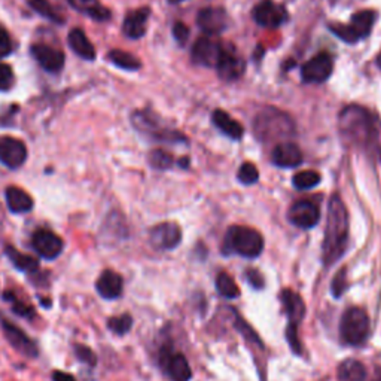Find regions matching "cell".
Instances as JSON below:
<instances>
[{"label": "cell", "mask_w": 381, "mask_h": 381, "mask_svg": "<svg viewBox=\"0 0 381 381\" xmlns=\"http://www.w3.org/2000/svg\"><path fill=\"white\" fill-rule=\"evenodd\" d=\"M161 367L170 381H189L192 377L189 363L181 353L164 350L161 353Z\"/></svg>", "instance_id": "cell-14"}, {"label": "cell", "mask_w": 381, "mask_h": 381, "mask_svg": "<svg viewBox=\"0 0 381 381\" xmlns=\"http://www.w3.org/2000/svg\"><path fill=\"white\" fill-rule=\"evenodd\" d=\"M246 279L251 283L252 288L255 289H262L264 288V277L261 276V273L256 270H247L246 271Z\"/></svg>", "instance_id": "cell-45"}, {"label": "cell", "mask_w": 381, "mask_h": 381, "mask_svg": "<svg viewBox=\"0 0 381 381\" xmlns=\"http://www.w3.org/2000/svg\"><path fill=\"white\" fill-rule=\"evenodd\" d=\"M5 252L16 270L27 273V274H33L39 270V262L36 258H33V256L21 253L16 251L15 247H11V246H8Z\"/></svg>", "instance_id": "cell-27"}, {"label": "cell", "mask_w": 381, "mask_h": 381, "mask_svg": "<svg viewBox=\"0 0 381 381\" xmlns=\"http://www.w3.org/2000/svg\"><path fill=\"white\" fill-rule=\"evenodd\" d=\"M27 159V148L12 136H0V163L8 168L21 167Z\"/></svg>", "instance_id": "cell-13"}, {"label": "cell", "mask_w": 381, "mask_h": 381, "mask_svg": "<svg viewBox=\"0 0 381 381\" xmlns=\"http://www.w3.org/2000/svg\"><path fill=\"white\" fill-rule=\"evenodd\" d=\"M330 30L338 36L341 41L347 42V43H356L359 41V36L354 30L350 27V24H341V23H331L330 24Z\"/></svg>", "instance_id": "cell-36"}, {"label": "cell", "mask_w": 381, "mask_h": 381, "mask_svg": "<svg viewBox=\"0 0 381 381\" xmlns=\"http://www.w3.org/2000/svg\"><path fill=\"white\" fill-rule=\"evenodd\" d=\"M149 240L158 251H172L182 242V229L177 224L163 222L150 229Z\"/></svg>", "instance_id": "cell-11"}, {"label": "cell", "mask_w": 381, "mask_h": 381, "mask_svg": "<svg viewBox=\"0 0 381 381\" xmlns=\"http://www.w3.org/2000/svg\"><path fill=\"white\" fill-rule=\"evenodd\" d=\"M283 308H285V313L288 314L289 325H297L303 321V317L305 314V305L304 301L301 298L297 292L285 289L280 295Z\"/></svg>", "instance_id": "cell-22"}, {"label": "cell", "mask_w": 381, "mask_h": 381, "mask_svg": "<svg viewBox=\"0 0 381 381\" xmlns=\"http://www.w3.org/2000/svg\"><path fill=\"white\" fill-rule=\"evenodd\" d=\"M252 16L261 27L277 29L286 23L288 11L285 10V6L274 3L273 0H261L258 5H255Z\"/></svg>", "instance_id": "cell-7"}, {"label": "cell", "mask_w": 381, "mask_h": 381, "mask_svg": "<svg viewBox=\"0 0 381 381\" xmlns=\"http://www.w3.org/2000/svg\"><path fill=\"white\" fill-rule=\"evenodd\" d=\"M52 381H76V380H75V377L67 374V372L56 371L54 374H52Z\"/></svg>", "instance_id": "cell-46"}, {"label": "cell", "mask_w": 381, "mask_h": 381, "mask_svg": "<svg viewBox=\"0 0 381 381\" xmlns=\"http://www.w3.org/2000/svg\"><path fill=\"white\" fill-rule=\"evenodd\" d=\"M132 326V319L130 314H121L117 317H111L108 321V327L117 335H126Z\"/></svg>", "instance_id": "cell-35"}, {"label": "cell", "mask_w": 381, "mask_h": 381, "mask_svg": "<svg viewBox=\"0 0 381 381\" xmlns=\"http://www.w3.org/2000/svg\"><path fill=\"white\" fill-rule=\"evenodd\" d=\"M14 82V73L12 69L8 66L0 63V91H8L11 88Z\"/></svg>", "instance_id": "cell-41"}, {"label": "cell", "mask_w": 381, "mask_h": 381, "mask_svg": "<svg viewBox=\"0 0 381 381\" xmlns=\"http://www.w3.org/2000/svg\"><path fill=\"white\" fill-rule=\"evenodd\" d=\"M197 24L207 34H219L228 27V14L222 8H205L197 15Z\"/></svg>", "instance_id": "cell-16"}, {"label": "cell", "mask_w": 381, "mask_h": 381, "mask_svg": "<svg viewBox=\"0 0 381 381\" xmlns=\"http://www.w3.org/2000/svg\"><path fill=\"white\" fill-rule=\"evenodd\" d=\"M6 205L10 207L12 213H27L33 209V200L27 192L16 188V186H10L6 189Z\"/></svg>", "instance_id": "cell-24"}, {"label": "cell", "mask_w": 381, "mask_h": 381, "mask_svg": "<svg viewBox=\"0 0 381 381\" xmlns=\"http://www.w3.org/2000/svg\"><path fill=\"white\" fill-rule=\"evenodd\" d=\"M336 376L340 381H365L367 369L359 360L347 359L340 363Z\"/></svg>", "instance_id": "cell-28"}, {"label": "cell", "mask_w": 381, "mask_h": 381, "mask_svg": "<svg viewBox=\"0 0 381 381\" xmlns=\"http://www.w3.org/2000/svg\"><path fill=\"white\" fill-rule=\"evenodd\" d=\"M255 136L262 141H274L295 135V124L288 113L268 108L253 119Z\"/></svg>", "instance_id": "cell-3"}, {"label": "cell", "mask_w": 381, "mask_h": 381, "mask_svg": "<svg viewBox=\"0 0 381 381\" xmlns=\"http://www.w3.org/2000/svg\"><path fill=\"white\" fill-rule=\"evenodd\" d=\"M224 48L219 42L210 38H200L192 47L191 58L192 63L203 67H216L220 57H222Z\"/></svg>", "instance_id": "cell-9"}, {"label": "cell", "mask_w": 381, "mask_h": 381, "mask_svg": "<svg viewBox=\"0 0 381 381\" xmlns=\"http://www.w3.org/2000/svg\"><path fill=\"white\" fill-rule=\"evenodd\" d=\"M273 163L281 168H294L303 163V152L292 141H283L273 150Z\"/></svg>", "instance_id": "cell-20"}, {"label": "cell", "mask_w": 381, "mask_h": 381, "mask_svg": "<svg viewBox=\"0 0 381 381\" xmlns=\"http://www.w3.org/2000/svg\"><path fill=\"white\" fill-rule=\"evenodd\" d=\"M216 290L224 298H228V299H233V298H237L238 295H240V289H238L237 283L234 281L233 277H229L227 273L218 274V277H216Z\"/></svg>", "instance_id": "cell-31"}, {"label": "cell", "mask_w": 381, "mask_h": 381, "mask_svg": "<svg viewBox=\"0 0 381 381\" xmlns=\"http://www.w3.org/2000/svg\"><path fill=\"white\" fill-rule=\"evenodd\" d=\"M174 163L172 154H168L164 149H154L149 154V164L152 165L157 170H167L170 168Z\"/></svg>", "instance_id": "cell-34"}, {"label": "cell", "mask_w": 381, "mask_h": 381, "mask_svg": "<svg viewBox=\"0 0 381 381\" xmlns=\"http://www.w3.org/2000/svg\"><path fill=\"white\" fill-rule=\"evenodd\" d=\"M349 288V281H347V276H345V268H343L341 271L336 273V276L332 280V286H331V292L335 298H340L345 290Z\"/></svg>", "instance_id": "cell-39"}, {"label": "cell", "mask_w": 381, "mask_h": 381, "mask_svg": "<svg viewBox=\"0 0 381 381\" xmlns=\"http://www.w3.org/2000/svg\"><path fill=\"white\" fill-rule=\"evenodd\" d=\"M32 244L34 247L42 258L45 259H56L57 256L61 255L63 252V240L54 234L49 229H38L36 233L33 234L32 238Z\"/></svg>", "instance_id": "cell-15"}, {"label": "cell", "mask_w": 381, "mask_h": 381, "mask_svg": "<svg viewBox=\"0 0 381 381\" xmlns=\"http://www.w3.org/2000/svg\"><path fill=\"white\" fill-rule=\"evenodd\" d=\"M334 70L332 58L322 52L312 60H308L303 66L301 75H303V81L307 84H322L330 79Z\"/></svg>", "instance_id": "cell-12"}, {"label": "cell", "mask_w": 381, "mask_h": 381, "mask_svg": "<svg viewBox=\"0 0 381 381\" xmlns=\"http://www.w3.org/2000/svg\"><path fill=\"white\" fill-rule=\"evenodd\" d=\"M29 5L39 15L45 16V19L54 23H63V19H61L60 14L54 10V6H52L48 0H29Z\"/></svg>", "instance_id": "cell-33"}, {"label": "cell", "mask_w": 381, "mask_h": 381, "mask_svg": "<svg viewBox=\"0 0 381 381\" xmlns=\"http://www.w3.org/2000/svg\"><path fill=\"white\" fill-rule=\"evenodd\" d=\"M349 240V213L343 200L332 196L327 205V222L323 240V264L331 267L344 255Z\"/></svg>", "instance_id": "cell-1"}, {"label": "cell", "mask_w": 381, "mask_h": 381, "mask_svg": "<svg viewBox=\"0 0 381 381\" xmlns=\"http://www.w3.org/2000/svg\"><path fill=\"white\" fill-rule=\"evenodd\" d=\"M216 70L220 79L231 82V81H237V79H240L243 76V73L246 72V63L243 61V58L234 54L233 51L224 49L222 57H220L219 63L216 66Z\"/></svg>", "instance_id": "cell-18"}, {"label": "cell", "mask_w": 381, "mask_h": 381, "mask_svg": "<svg viewBox=\"0 0 381 381\" xmlns=\"http://www.w3.org/2000/svg\"><path fill=\"white\" fill-rule=\"evenodd\" d=\"M32 56L34 60L51 73H57L65 66V54L57 48H52L49 45H33L32 47Z\"/></svg>", "instance_id": "cell-17"}, {"label": "cell", "mask_w": 381, "mask_h": 381, "mask_svg": "<svg viewBox=\"0 0 381 381\" xmlns=\"http://www.w3.org/2000/svg\"><path fill=\"white\" fill-rule=\"evenodd\" d=\"M173 36L174 39L181 43V45H183V43H186V41H188L189 38V29H188V25L183 24V23H176L173 25Z\"/></svg>", "instance_id": "cell-42"}, {"label": "cell", "mask_w": 381, "mask_h": 381, "mask_svg": "<svg viewBox=\"0 0 381 381\" xmlns=\"http://www.w3.org/2000/svg\"><path fill=\"white\" fill-rule=\"evenodd\" d=\"M132 124L135 127L145 132V135H149L152 139L164 141V143H186V136L181 135L177 131H172V130H164L158 127V122L154 113H150L148 111H137L132 113Z\"/></svg>", "instance_id": "cell-6"}, {"label": "cell", "mask_w": 381, "mask_h": 381, "mask_svg": "<svg viewBox=\"0 0 381 381\" xmlns=\"http://www.w3.org/2000/svg\"><path fill=\"white\" fill-rule=\"evenodd\" d=\"M292 182H294V186L299 191L312 189L319 185V182H321V174L314 170H304L297 173Z\"/></svg>", "instance_id": "cell-32"}, {"label": "cell", "mask_w": 381, "mask_h": 381, "mask_svg": "<svg viewBox=\"0 0 381 381\" xmlns=\"http://www.w3.org/2000/svg\"><path fill=\"white\" fill-rule=\"evenodd\" d=\"M75 354H76V358H78L79 360L85 363V365L94 367L95 363H97V358H95L94 351H93L90 347H86V345L78 344L76 347H75Z\"/></svg>", "instance_id": "cell-40"}, {"label": "cell", "mask_w": 381, "mask_h": 381, "mask_svg": "<svg viewBox=\"0 0 381 381\" xmlns=\"http://www.w3.org/2000/svg\"><path fill=\"white\" fill-rule=\"evenodd\" d=\"M238 181L243 185H252L259 179L258 168H256L252 163H244L240 168H238Z\"/></svg>", "instance_id": "cell-37"}, {"label": "cell", "mask_w": 381, "mask_h": 381, "mask_svg": "<svg viewBox=\"0 0 381 381\" xmlns=\"http://www.w3.org/2000/svg\"><path fill=\"white\" fill-rule=\"evenodd\" d=\"M69 45L78 57L88 61H93L95 58V49L93 43L81 29H75L69 33Z\"/></svg>", "instance_id": "cell-25"}, {"label": "cell", "mask_w": 381, "mask_h": 381, "mask_svg": "<svg viewBox=\"0 0 381 381\" xmlns=\"http://www.w3.org/2000/svg\"><path fill=\"white\" fill-rule=\"evenodd\" d=\"M376 21V14L374 11H359L351 15L350 20V27L354 30V33L360 38H367L371 33L372 25Z\"/></svg>", "instance_id": "cell-29"}, {"label": "cell", "mask_w": 381, "mask_h": 381, "mask_svg": "<svg viewBox=\"0 0 381 381\" xmlns=\"http://www.w3.org/2000/svg\"><path fill=\"white\" fill-rule=\"evenodd\" d=\"M69 3L95 21H108L111 19V11L100 3V0H69Z\"/></svg>", "instance_id": "cell-23"}, {"label": "cell", "mask_w": 381, "mask_h": 381, "mask_svg": "<svg viewBox=\"0 0 381 381\" xmlns=\"http://www.w3.org/2000/svg\"><path fill=\"white\" fill-rule=\"evenodd\" d=\"M0 326H2V331L5 338L8 340L12 347L21 353L23 356H27L30 359L38 358V347L36 344L33 343L29 335H25L24 331H21L19 326H15L14 323L8 322L6 319H0Z\"/></svg>", "instance_id": "cell-10"}, {"label": "cell", "mask_w": 381, "mask_h": 381, "mask_svg": "<svg viewBox=\"0 0 381 381\" xmlns=\"http://www.w3.org/2000/svg\"><path fill=\"white\" fill-rule=\"evenodd\" d=\"M179 165L182 167V168H186L189 165V158L188 157H185V158H181V161H179Z\"/></svg>", "instance_id": "cell-47"}, {"label": "cell", "mask_w": 381, "mask_h": 381, "mask_svg": "<svg viewBox=\"0 0 381 381\" xmlns=\"http://www.w3.org/2000/svg\"><path fill=\"white\" fill-rule=\"evenodd\" d=\"M12 51V42L6 30L0 29V58L8 57Z\"/></svg>", "instance_id": "cell-43"}, {"label": "cell", "mask_w": 381, "mask_h": 381, "mask_svg": "<svg viewBox=\"0 0 381 381\" xmlns=\"http://www.w3.org/2000/svg\"><path fill=\"white\" fill-rule=\"evenodd\" d=\"M5 299L11 301V303H12V310H14V312H15L16 314H19V316L30 319V317L34 314V310H33L29 304L21 303L20 299H16V297H15L14 294H10V292H6V294H5Z\"/></svg>", "instance_id": "cell-38"}, {"label": "cell", "mask_w": 381, "mask_h": 381, "mask_svg": "<svg viewBox=\"0 0 381 381\" xmlns=\"http://www.w3.org/2000/svg\"><path fill=\"white\" fill-rule=\"evenodd\" d=\"M168 2H170V3H173V5H176V3H181V2H185V0H168Z\"/></svg>", "instance_id": "cell-48"}, {"label": "cell", "mask_w": 381, "mask_h": 381, "mask_svg": "<svg viewBox=\"0 0 381 381\" xmlns=\"http://www.w3.org/2000/svg\"><path fill=\"white\" fill-rule=\"evenodd\" d=\"M213 122H215V126L228 137L238 140L243 136V127L235 119L229 117L225 111L216 109L213 112Z\"/></svg>", "instance_id": "cell-26"}, {"label": "cell", "mask_w": 381, "mask_h": 381, "mask_svg": "<svg viewBox=\"0 0 381 381\" xmlns=\"http://www.w3.org/2000/svg\"><path fill=\"white\" fill-rule=\"evenodd\" d=\"M340 334L345 344L360 345L369 335V317L365 310L350 307L344 312L340 322Z\"/></svg>", "instance_id": "cell-5"}, {"label": "cell", "mask_w": 381, "mask_h": 381, "mask_svg": "<svg viewBox=\"0 0 381 381\" xmlns=\"http://www.w3.org/2000/svg\"><path fill=\"white\" fill-rule=\"evenodd\" d=\"M109 60L115 66L126 70H139L141 67V63L137 57L121 49H112L109 52Z\"/></svg>", "instance_id": "cell-30"}, {"label": "cell", "mask_w": 381, "mask_h": 381, "mask_svg": "<svg viewBox=\"0 0 381 381\" xmlns=\"http://www.w3.org/2000/svg\"><path fill=\"white\" fill-rule=\"evenodd\" d=\"M377 63H378V66H380V69H381V54H380V57L377 58Z\"/></svg>", "instance_id": "cell-49"}, {"label": "cell", "mask_w": 381, "mask_h": 381, "mask_svg": "<svg viewBox=\"0 0 381 381\" xmlns=\"http://www.w3.org/2000/svg\"><path fill=\"white\" fill-rule=\"evenodd\" d=\"M237 327H238V330H240V332H243V335L246 336L247 340H252L253 343H258L259 345H262L261 341H259V338H258V335H256V334L251 330V326L247 325L246 322H243L242 319L238 317V316H237Z\"/></svg>", "instance_id": "cell-44"}, {"label": "cell", "mask_w": 381, "mask_h": 381, "mask_svg": "<svg viewBox=\"0 0 381 381\" xmlns=\"http://www.w3.org/2000/svg\"><path fill=\"white\" fill-rule=\"evenodd\" d=\"M340 131L345 140L360 148H371L376 143L377 130L374 118L362 106L351 104L344 108L338 117Z\"/></svg>", "instance_id": "cell-2"}, {"label": "cell", "mask_w": 381, "mask_h": 381, "mask_svg": "<svg viewBox=\"0 0 381 381\" xmlns=\"http://www.w3.org/2000/svg\"><path fill=\"white\" fill-rule=\"evenodd\" d=\"M290 224L301 229H310L321 220V209L312 200H298L288 211Z\"/></svg>", "instance_id": "cell-8"}, {"label": "cell", "mask_w": 381, "mask_h": 381, "mask_svg": "<svg viewBox=\"0 0 381 381\" xmlns=\"http://www.w3.org/2000/svg\"><path fill=\"white\" fill-rule=\"evenodd\" d=\"M149 15H150V10L146 6L128 12L126 20H124V25H122L124 34H126L128 39L143 38L146 33V24H148Z\"/></svg>", "instance_id": "cell-19"}, {"label": "cell", "mask_w": 381, "mask_h": 381, "mask_svg": "<svg viewBox=\"0 0 381 381\" xmlns=\"http://www.w3.org/2000/svg\"><path fill=\"white\" fill-rule=\"evenodd\" d=\"M95 289L100 294V297L104 299H117L122 295V289H124L122 277L112 270H106L102 273L99 280H97Z\"/></svg>", "instance_id": "cell-21"}, {"label": "cell", "mask_w": 381, "mask_h": 381, "mask_svg": "<svg viewBox=\"0 0 381 381\" xmlns=\"http://www.w3.org/2000/svg\"><path fill=\"white\" fill-rule=\"evenodd\" d=\"M222 251L225 255H240L244 258H256L264 251V238L253 228L234 225L228 228Z\"/></svg>", "instance_id": "cell-4"}]
</instances>
